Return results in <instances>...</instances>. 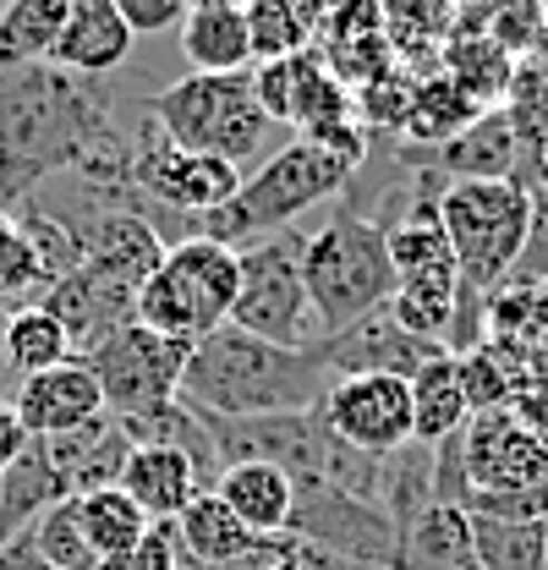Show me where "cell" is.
<instances>
[{"mask_svg": "<svg viewBox=\"0 0 548 570\" xmlns=\"http://www.w3.org/2000/svg\"><path fill=\"white\" fill-rule=\"evenodd\" d=\"M330 384L335 373L319 346L291 352L236 324H219L214 335L193 341L176 401L198 417H274V412H313L330 395Z\"/></svg>", "mask_w": 548, "mask_h": 570, "instance_id": "cell-1", "label": "cell"}, {"mask_svg": "<svg viewBox=\"0 0 548 570\" xmlns=\"http://www.w3.org/2000/svg\"><path fill=\"white\" fill-rule=\"evenodd\" d=\"M351 176H356V165H345L335 148L291 138L280 142L258 170H247L236 198L219 204L214 214H204L193 236H208L219 247H247V242H258L270 230H291L307 209L335 198Z\"/></svg>", "mask_w": 548, "mask_h": 570, "instance_id": "cell-2", "label": "cell"}, {"mask_svg": "<svg viewBox=\"0 0 548 570\" xmlns=\"http://www.w3.org/2000/svg\"><path fill=\"white\" fill-rule=\"evenodd\" d=\"M148 121L159 127V138L214 154V159L236 165L242 176H247V165L258 170L270 159L264 148L274 138V121L264 116L247 71H187V77H176L170 88H159L148 99Z\"/></svg>", "mask_w": 548, "mask_h": 570, "instance_id": "cell-3", "label": "cell"}, {"mask_svg": "<svg viewBox=\"0 0 548 570\" xmlns=\"http://www.w3.org/2000/svg\"><path fill=\"white\" fill-rule=\"evenodd\" d=\"M439 225L456 258L461 291L472 302H488V291L510 281L527 225H532V187L521 176L505 181H444L439 193Z\"/></svg>", "mask_w": 548, "mask_h": 570, "instance_id": "cell-4", "label": "cell"}, {"mask_svg": "<svg viewBox=\"0 0 548 570\" xmlns=\"http://www.w3.org/2000/svg\"><path fill=\"white\" fill-rule=\"evenodd\" d=\"M302 275H307L313 313L324 324V341L341 335L345 324L390 307V296H395V258H390L384 225H373L362 214L330 219L319 236H307Z\"/></svg>", "mask_w": 548, "mask_h": 570, "instance_id": "cell-5", "label": "cell"}, {"mask_svg": "<svg viewBox=\"0 0 548 570\" xmlns=\"http://www.w3.org/2000/svg\"><path fill=\"white\" fill-rule=\"evenodd\" d=\"M302 253H307V236L296 225L236 247V307H231L236 330L291 346V352H313L324 341V324L313 313L307 275H302Z\"/></svg>", "mask_w": 548, "mask_h": 570, "instance_id": "cell-6", "label": "cell"}, {"mask_svg": "<svg viewBox=\"0 0 548 570\" xmlns=\"http://www.w3.org/2000/svg\"><path fill=\"white\" fill-rule=\"evenodd\" d=\"M231 307H236V247H219L208 236L170 242L159 269L137 291V324L187 346L231 324Z\"/></svg>", "mask_w": 548, "mask_h": 570, "instance_id": "cell-7", "label": "cell"}, {"mask_svg": "<svg viewBox=\"0 0 548 570\" xmlns=\"http://www.w3.org/2000/svg\"><path fill=\"white\" fill-rule=\"evenodd\" d=\"M285 538L341 560V566H362V570H395L401 560V527L368 504V499L335 489L330 478H313V483H296L291 499V527Z\"/></svg>", "mask_w": 548, "mask_h": 570, "instance_id": "cell-8", "label": "cell"}, {"mask_svg": "<svg viewBox=\"0 0 548 570\" xmlns=\"http://www.w3.org/2000/svg\"><path fill=\"white\" fill-rule=\"evenodd\" d=\"M187 341H170L148 324H121L110 330L94 352H82V362L94 367L99 379V395H105V412L110 417H137L148 406H165L176 401L182 390V373H187Z\"/></svg>", "mask_w": 548, "mask_h": 570, "instance_id": "cell-9", "label": "cell"}, {"mask_svg": "<svg viewBox=\"0 0 548 570\" xmlns=\"http://www.w3.org/2000/svg\"><path fill=\"white\" fill-rule=\"evenodd\" d=\"M247 176L214 154L198 148H182V142L159 138V127L148 121L143 132H133V187L148 198V209L159 214H187V219H204L219 204L236 198Z\"/></svg>", "mask_w": 548, "mask_h": 570, "instance_id": "cell-10", "label": "cell"}, {"mask_svg": "<svg viewBox=\"0 0 548 570\" xmlns=\"http://www.w3.org/2000/svg\"><path fill=\"white\" fill-rule=\"evenodd\" d=\"M330 433H341L345 444L368 450V455H395L417 444L411 433V384L395 373H345L330 384V395L319 401Z\"/></svg>", "mask_w": 548, "mask_h": 570, "instance_id": "cell-11", "label": "cell"}, {"mask_svg": "<svg viewBox=\"0 0 548 570\" xmlns=\"http://www.w3.org/2000/svg\"><path fill=\"white\" fill-rule=\"evenodd\" d=\"M461 461H467V494L482 489H521L548 478V428L521 423L510 406L482 412L461 428Z\"/></svg>", "mask_w": 548, "mask_h": 570, "instance_id": "cell-12", "label": "cell"}, {"mask_svg": "<svg viewBox=\"0 0 548 570\" xmlns=\"http://www.w3.org/2000/svg\"><path fill=\"white\" fill-rule=\"evenodd\" d=\"M137 291H143V285L127 281V275H116V269H105V264H77L67 281H56L39 296V307H50V313L67 324L71 352L82 356V352H94L110 330L133 324Z\"/></svg>", "mask_w": 548, "mask_h": 570, "instance_id": "cell-13", "label": "cell"}, {"mask_svg": "<svg viewBox=\"0 0 548 570\" xmlns=\"http://www.w3.org/2000/svg\"><path fill=\"white\" fill-rule=\"evenodd\" d=\"M319 356L330 362L335 379H345V373H395V379H411L433 356H450V352L433 346V341H422V335H411L390 307H379V313L345 324L341 335L319 341Z\"/></svg>", "mask_w": 548, "mask_h": 570, "instance_id": "cell-14", "label": "cell"}, {"mask_svg": "<svg viewBox=\"0 0 548 570\" xmlns=\"http://www.w3.org/2000/svg\"><path fill=\"white\" fill-rule=\"evenodd\" d=\"M17 406V417L28 428V439H56L71 428L105 417V395H99V379L82 356H71L61 367H45V373H28L11 384L6 395Z\"/></svg>", "mask_w": 548, "mask_h": 570, "instance_id": "cell-15", "label": "cell"}, {"mask_svg": "<svg viewBox=\"0 0 548 570\" xmlns=\"http://www.w3.org/2000/svg\"><path fill=\"white\" fill-rule=\"evenodd\" d=\"M39 450L56 466V478L67 483V494L77 499V494H94V489H110L121 478V466L133 455V439H127V428L105 412V417L71 428V433L39 439Z\"/></svg>", "mask_w": 548, "mask_h": 570, "instance_id": "cell-16", "label": "cell"}, {"mask_svg": "<svg viewBox=\"0 0 548 570\" xmlns=\"http://www.w3.org/2000/svg\"><path fill=\"white\" fill-rule=\"evenodd\" d=\"M116 489L159 527V521H176L208 483H204V472L193 466V455H182V450H170V444H133V455H127Z\"/></svg>", "mask_w": 548, "mask_h": 570, "instance_id": "cell-17", "label": "cell"}, {"mask_svg": "<svg viewBox=\"0 0 548 570\" xmlns=\"http://www.w3.org/2000/svg\"><path fill=\"white\" fill-rule=\"evenodd\" d=\"M133 45L137 33L116 11V0H67V28L56 39L50 67L71 71V77H105L133 56Z\"/></svg>", "mask_w": 548, "mask_h": 570, "instance_id": "cell-18", "label": "cell"}, {"mask_svg": "<svg viewBox=\"0 0 548 570\" xmlns=\"http://www.w3.org/2000/svg\"><path fill=\"white\" fill-rule=\"evenodd\" d=\"M516 165H521V142L505 110H482L467 132H456L428 154V170L444 181H505V176H521Z\"/></svg>", "mask_w": 548, "mask_h": 570, "instance_id": "cell-19", "label": "cell"}, {"mask_svg": "<svg viewBox=\"0 0 548 570\" xmlns=\"http://www.w3.org/2000/svg\"><path fill=\"white\" fill-rule=\"evenodd\" d=\"M176 543H182V566L187 570H214V566H236V560H247V554H264L274 538H258V532H247L236 515H231V504L204 489V494L193 499L176 521Z\"/></svg>", "mask_w": 548, "mask_h": 570, "instance_id": "cell-20", "label": "cell"}, {"mask_svg": "<svg viewBox=\"0 0 548 570\" xmlns=\"http://www.w3.org/2000/svg\"><path fill=\"white\" fill-rule=\"evenodd\" d=\"M214 494L231 504V515L247 527V532H258V538H285V527H291V478L270 466V461H236V466H219V478H214Z\"/></svg>", "mask_w": 548, "mask_h": 570, "instance_id": "cell-21", "label": "cell"}, {"mask_svg": "<svg viewBox=\"0 0 548 570\" xmlns=\"http://www.w3.org/2000/svg\"><path fill=\"white\" fill-rule=\"evenodd\" d=\"M395 570H482L472 543V515L461 504H428L407 532H401V560Z\"/></svg>", "mask_w": 548, "mask_h": 570, "instance_id": "cell-22", "label": "cell"}, {"mask_svg": "<svg viewBox=\"0 0 548 570\" xmlns=\"http://www.w3.org/2000/svg\"><path fill=\"white\" fill-rule=\"evenodd\" d=\"M411 433L417 444H444L456 439L461 428L472 423V406H467V384H461V356H433L422 373H411Z\"/></svg>", "mask_w": 548, "mask_h": 570, "instance_id": "cell-23", "label": "cell"}, {"mask_svg": "<svg viewBox=\"0 0 548 570\" xmlns=\"http://www.w3.org/2000/svg\"><path fill=\"white\" fill-rule=\"evenodd\" d=\"M182 50L193 71H253V39L242 6H193L182 17Z\"/></svg>", "mask_w": 548, "mask_h": 570, "instance_id": "cell-24", "label": "cell"}, {"mask_svg": "<svg viewBox=\"0 0 548 570\" xmlns=\"http://www.w3.org/2000/svg\"><path fill=\"white\" fill-rule=\"evenodd\" d=\"M67 494V483L56 478V466L45 461V450H39V439H28V450L11 461V472L0 478V543H11V538H22L50 504H61Z\"/></svg>", "mask_w": 548, "mask_h": 570, "instance_id": "cell-25", "label": "cell"}, {"mask_svg": "<svg viewBox=\"0 0 548 570\" xmlns=\"http://www.w3.org/2000/svg\"><path fill=\"white\" fill-rule=\"evenodd\" d=\"M71 335L67 324L50 313V307H17V313H6V335H0V362H6V373H11V384L17 379H28V373H45V367H61L71 362Z\"/></svg>", "mask_w": 548, "mask_h": 570, "instance_id": "cell-26", "label": "cell"}, {"mask_svg": "<svg viewBox=\"0 0 548 570\" xmlns=\"http://www.w3.org/2000/svg\"><path fill=\"white\" fill-rule=\"evenodd\" d=\"M67 28V0H6L0 6V71L50 67Z\"/></svg>", "mask_w": 548, "mask_h": 570, "instance_id": "cell-27", "label": "cell"}, {"mask_svg": "<svg viewBox=\"0 0 548 570\" xmlns=\"http://www.w3.org/2000/svg\"><path fill=\"white\" fill-rule=\"evenodd\" d=\"M77 515H82V532H88L99 566L116 560V554H133L137 538L154 527V521H148L116 483H110V489H94V494H77Z\"/></svg>", "mask_w": 548, "mask_h": 570, "instance_id": "cell-28", "label": "cell"}, {"mask_svg": "<svg viewBox=\"0 0 548 570\" xmlns=\"http://www.w3.org/2000/svg\"><path fill=\"white\" fill-rule=\"evenodd\" d=\"M472 515V510H467ZM472 543L482 570H548V527L544 521H493L472 515Z\"/></svg>", "mask_w": 548, "mask_h": 570, "instance_id": "cell-29", "label": "cell"}, {"mask_svg": "<svg viewBox=\"0 0 548 570\" xmlns=\"http://www.w3.org/2000/svg\"><path fill=\"white\" fill-rule=\"evenodd\" d=\"M482 116L478 99H467L450 77H433V82H422V88H411V110H407V132L422 142H450L456 132H467L472 121Z\"/></svg>", "mask_w": 548, "mask_h": 570, "instance_id": "cell-30", "label": "cell"}, {"mask_svg": "<svg viewBox=\"0 0 548 570\" xmlns=\"http://www.w3.org/2000/svg\"><path fill=\"white\" fill-rule=\"evenodd\" d=\"M28 538H33V549H39V560L56 570H99V554H94V543H88V532H82V515H77V499H61V504H50L33 527H28Z\"/></svg>", "mask_w": 548, "mask_h": 570, "instance_id": "cell-31", "label": "cell"}, {"mask_svg": "<svg viewBox=\"0 0 548 570\" xmlns=\"http://www.w3.org/2000/svg\"><path fill=\"white\" fill-rule=\"evenodd\" d=\"M247 39H253V67H258V61L302 56L313 28L302 22V11L291 0H247Z\"/></svg>", "mask_w": 548, "mask_h": 570, "instance_id": "cell-32", "label": "cell"}, {"mask_svg": "<svg viewBox=\"0 0 548 570\" xmlns=\"http://www.w3.org/2000/svg\"><path fill=\"white\" fill-rule=\"evenodd\" d=\"M45 291H50V275L39 269L28 236H22L11 219H0V307H6V313L33 307Z\"/></svg>", "mask_w": 548, "mask_h": 570, "instance_id": "cell-33", "label": "cell"}, {"mask_svg": "<svg viewBox=\"0 0 548 570\" xmlns=\"http://www.w3.org/2000/svg\"><path fill=\"white\" fill-rule=\"evenodd\" d=\"M444 77L467 94V99H478L488 105L499 88H510V77H516V61L493 45V39H472L467 50H450V61H444Z\"/></svg>", "mask_w": 548, "mask_h": 570, "instance_id": "cell-34", "label": "cell"}, {"mask_svg": "<svg viewBox=\"0 0 548 570\" xmlns=\"http://www.w3.org/2000/svg\"><path fill=\"white\" fill-rule=\"evenodd\" d=\"M472 515H493V521H548V478L544 483H521V489H482L467 494Z\"/></svg>", "mask_w": 548, "mask_h": 570, "instance_id": "cell-35", "label": "cell"}, {"mask_svg": "<svg viewBox=\"0 0 548 570\" xmlns=\"http://www.w3.org/2000/svg\"><path fill=\"white\" fill-rule=\"evenodd\" d=\"M99 570H187V566H182V543H176V527H170V521L148 527V532L137 538L133 554H116V560H105Z\"/></svg>", "mask_w": 548, "mask_h": 570, "instance_id": "cell-36", "label": "cell"}, {"mask_svg": "<svg viewBox=\"0 0 548 570\" xmlns=\"http://www.w3.org/2000/svg\"><path fill=\"white\" fill-rule=\"evenodd\" d=\"M116 11L127 17V28H133L137 39H143V33L182 28V17H187V0H116Z\"/></svg>", "mask_w": 548, "mask_h": 570, "instance_id": "cell-37", "label": "cell"}, {"mask_svg": "<svg viewBox=\"0 0 548 570\" xmlns=\"http://www.w3.org/2000/svg\"><path fill=\"white\" fill-rule=\"evenodd\" d=\"M28 450V428H22V417H17V406L0 395V478L11 472V461Z\"/></svg>", "mask_w": 548, "mask_h": 570, "instance_id": "cell-38", "label": "cell"}, {"mask_svg": "<svg viewBox=\"0 0 548 570\" xmlns=\"http://www.w3.org/2000/svg\"><path fill=\"white\" fill-rule=\"evenodd\" d=\"M264 570H335V560L319 554V549H307V543H296V538H285V549Z\"/></svg>", "mask_w": 548, "mask_h": 570, "instance_id": "cell-39", "label": "cell"}, {"mask_svg": "<svg viewBox=\"0 0 548 570\" xmlns=\"http://www.w3.org/2000/svg\"><path fill=\"white\" fill-rule=\"evenodd\" d=\"M0 570H56L39 560V549H33V538L22 532V538H11V543H0Z\"/></svg>", "mask_w": 548, "mask_h": 570, "instance_id": "cell-40", "label": "cell"}, {"mask_svg": "<svg viewBox=\"0 0 548 570\" xmlns=\"http://www.w3.org/2000/svg\"><path fill=\"white\" fill-rule=\"evenodd\" d=\"M532 291H538V318L548 324V281H544V285H532Z\"/></svg>", "mask_w": 548, "mask_h": 570, "instance_id": "cell-41", "label": "cell"}, {"mask_svg": "<svg viewBox=\"0 0 548 570\" xmlns=\"http://www.w3.org/2000/svg\"><path fill=\"white\" fill-rule=\"evenodd\" d=\"M193 6H242V11H247V0H187V11H193Z\"/></svg>", "mask_w": 548, "mask_h": 570, "instance_id": "cell-42", "label": "cell"}, {"mask_svg": "<svg viewBox=\"0 0 548 570\" xmlns=\"http://www.w3.org/2000/svg\"><path fill=\"white\" fill-rule=\"evenodd\" d=\"M538 6H544V17H548V0H538Z\"/></svg>", "mask_w": 548, "mask_h": 570, "instance_id": "cell-43", "label": "cell"}, {"mask_svg": "<svg viewBox=\"0 0 548 570\" xmlns=\"http://www.w3.org/2000/svg\"><path fill=\"white\" fill-rule=\"evenodd\" d=\"M0 219H6V214H0Z\"/></svg>", "mask_w": 548, "mask_h": 570, "instance_id": "cell-44", "label": "cell"}, {"mask_svg": "<svg viewBox=\"0 0 548 570\" xmlns=\"http://www.w3.org/2000/svg\"><path fill=\"white\" fill-rule=\"evenodd\" d=\"M0 6H6V0H0Z\"/></svg>", "mask_w": 548, "mask_h": 570, "instance_id": "cell-45", "label": "cell"}, {"mask_svg": "<svg viewBox=\"0 0 548 570\" xmlns=\"http://www.w3.org/2000/svg\"><path fill=\"white\" fill-rule=\"evenodd\" d=\"M544 527H548V521H544Z\"/></svg>", "mask_w": 548, "mask_h": 570, "instance_id": "cell-46", "label": "cell"}]
</instances>
